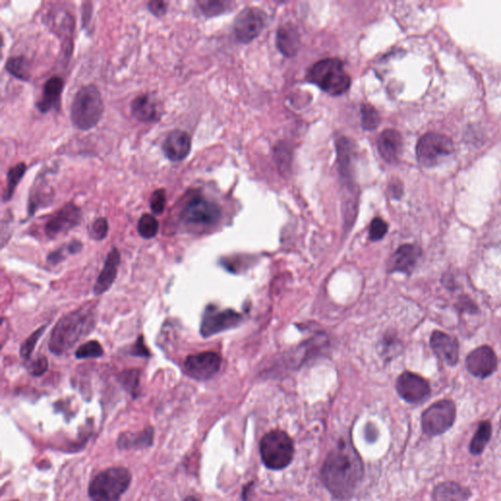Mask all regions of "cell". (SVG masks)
Masks as SVG:
<instances>
[{
  "mask_svg": "<svg viewBox=\"0 0 501 501\" xmlns=\"http://www.w3.org/2000/svg\"><path fill=\"white\" fill-rule=\"evenodd\" d=\"M363 475V463L350 445H343L326 458L321 480L326 488L337 498L350 497Z\"/></svg>",
  "mask_w": 501,
  "mask_h": 501,
  "instance_id": "1",
  "label": "cell"
},
{
  "mask_svg": "<svg viewBox=\"0 0 501 501\" xmlns=\"http://www.w3.org/2000/svg\"><path fill=\"white\" fill-rule=\"evenodd\" d=\"M241 315L232 310H219L214 305L207 306L202 318L200 333L204 338L211 337L239 325Z\"/></svg>",
  "mask_w": 501,
  "mask_h": 501,
  "instance_id": "10",
  "label": "cell"
},
{
  "mask_svg": "<svg viewBox=\"0 0 501 501\" xmlns=\"http://www.w3.org/2000/svg\"><path fill=\"white\" fill-rule=\"evenodd\" d=\"M184 501H198V500H195V498H193V497H189V498H187V500H186Z\"/></svg>",
  "mask_w": 501,
  "mask_h": 501,
  "instance_id": "44",
  "label": "cell"
},
{
  "mask_svg": "<svg viewBox=\"0 0 501 501\" xmlns=\"http://www.w3.org/2000/svg\"><path fill=\"white\" fill-rule=\"evenodd\" d=\"M5 69L12 77L23 80V82H29L32 78L30 62L23 56L9 58L5 64Z\"/></svg>",
  "mask_w": 501,
  "mask_h": 501,
  "instance_id": "26",
  "label": "cell"
},
{
  "mask_svg": "<svg viewBox=\"0 0 501 501\" xmlns=\"http://www.w3.org/2000/svg\"><path fill=\"white\" fill-rule=\"evenodd\" d=\"M130 354L133 356L149 358V356H150V351H149L147 346H145L143 335L139 336L138 340L135 342V344H134L133 348H131Z\"/></svg>",
  "mask_w": 501,
  "mask_h": 501,
  "instance_id": "39",
  "label": "cell"
},
{
  "mask_svg": "<svg viewBox=\"0 0 501 501\" xmlns=\"http://www.w3.org/2000/svg\"><path fill=\"white\" fill-rule=\"evenodd\" d=\"M361 123L364 130L372 131L375 130L377 126L380 123V116L377 112L376 109L369 104H363L361 105Z\"/></svg>",
  "mask_w": 501,
  "mask_h": 501,
  "instance_id": "31",
  "label": "cell"
},
{
  "mask_svg": "<svg viewBox=\"0 0 501 501\" xmlns=\"http://www.w3.org/2000/svg\"><path fill=\"white\" fill-rule=\"evenodd\" d=\"M48 369V361L44 356H37V358L30 363L29 370L34 376L44 375Z\"/></svg>",
  "mask_w": 501,
  "mask_h": 501,
  "instance_id": "38",
  "label": "cell"
},
{
  "mask_svg": "<svg viewBox=\"0 0 501 501\" xmlns=\"http://www.w3.org/2000/svg\"><path fill=\"white\" fill-rule=\"evenodd\" d=\"M95 321L96 308L92 303L63 316L53 329L48 344L49 351L56 356L67 353L78 341L90 335L95 328Z\"/></svg>",
  "mask_w": 501,
  "mask_h": 501,
  "instance_id": "2",
  "label": "cell"
},
{
  "mask_svg": "<svg viewBox=\"0 0 501 501\" xmlns=\"http://www.w3.org/2000/svg\"><path fill=\"white\" fill-rule=\"evenodd\" d=\"M138 234L145 239H152L158 234L159 222L152 215L144 214L139 219L138 224Z\"/></svg>",
  "mask_w": 501,
  "mask_h": 501,
  "instance_id": "30",
  "label": "cell"
},
{
  "mask_svg": "<svg viewBox=\"0 0 501 501\" xmlns=\"http://www.w3.org/2000/svg\"><path fill=\"white\" fill-rule=\"evenodd\" d=\"M64 255L63 254V249L55 250V252H53L52 254L48 255L47 260L50 262V264L56 265L58 262H61V260L64 259V255Z\"/></svg>",
  "mask_w": 501,
  "mask_h": 501,
  "instance_id": "42",
  "label": "cell"
},
{
  "mask_svg": "<svg viewBox=\"0 0 501 501\" xmlns=\"http://www.w3.org/2000/svg\"><path fill=\"white\" fill-rule=\"evenodd\" d=\"M222 368V358L214 351L192 354L183 363L186 375L195 380L205 381L212 378Z\"/></svg>",
  "mask_w": 501,
  "mask_h": 501,
  "instance_id": "11",
  "label": "cell"
},
{
  "mask_svg": "<svg viewBox=\"0 0 501 501\" xmlns=\"http://www.w3.org/2000/svg\"><path fill=\"white\" fill-rule=\"evenodd\" d=\"M26 171L27 166L25 163L18 164L7 171V186L6 189H5L4 197H2L4 202L9 201L13 197L16 187L21 181Z\"/></svg>",
  "mask_w": 501,
  "mask_h": 501,
  "instance_id": "28",
  "label": "cell"
},
{
  "mask_svg": "<svg viewBox=\"0 0 501 501\" xmlns=\"http://www.w3.org/2000/svg\"><path fill=\"white\" fill-rule=\"evenodd\" d=\"M153 429L151 428L139 434H123L119 437L118 447L120 449L149 447L153 440Z\"/></svg>",
  "mask_w": 501,
  "mask_h": 501,
  "instance_id": "27",
  "label": "cell"
},
{
  "mask_svg": "<svg viewBox=\"0 0 501 501\" xmlns=\"http://www.w3.org/2000/svg\"><path fill=\"white\" fill-rule=\"evenodd\" d=\"M131 474L123 467H114L99 473L91 481L88 495L91 501H120L130 487Z\"/></svg>",
  "mask_w": 501,
  "mask_h": 501,
  "instance_id": "5",
  "label": "cell"
},
{
  "mask_svg": "<svg viewBox=\"0 0 501 501\" xmlns=\"http://www.w3.org/2000/svg\"><path fill=\"white\" fill-rule=\"evenodd\" d=\"M104 114V102L95 85H85L76 93L71 105V121L78 130L87 131L99 123Z\"/></svg>",
  "mask_w": 501,
  "mask_h": 501,
  "instance_id": "3",
  "label": "cell"
},
{
  "mask_svg": "<svg viewBox=\"0 0 501 501\" xmlns=\"http://www.w3.org/2000/svg\"><path fill=\"white\" fill-rule=\"evenodd\" d=\"M397 391L399 397L409 404H420L429 398L431 387L423 377L406 371L397 381Z\"/></svg>",
  "mask_w": 501,
  "mask_h": 501,
  "instance_id": "13",
  "label": "cell"
},
{
  "mask_svg": "<svg viewBox=\"0 0 501 501\" xmlns=\"http://www.w3.org/2000/svg\"><path fill=\"white\" fill-rule=\"evenodd\" d=\"M133 117L143 123H156L160 120V112L150 96L139 95L131 104Z\"/></svg>",
  "mask_w": 501,
  "mask_h": 501,
  "instance_id": "22",
  "label": "cell"
},
{
  "mask_svg": "<svg viewBox=\"0 0 501 501\" xmlns=\"http://www.w3.org/2000/svg\"><path fill=\"white\" fill-rule=\"evenodd\" d=\"M169 9V2L151 1L148 4V10L157 18L164 17Z\"/></svg>",
  "mask_w": 501,
  "mask_h": 501,
  "instance_id": "40",
  "label": "cell"
},
{
  "mask_svg": "<svg viewBox=\"0 0 501 501\" xmlns=\"http://www.w3.org/2000/svg\"><path fill=\"white\" fill-rule=\"evenodd\" d=\"M221 217L222 210L219 205L201 195L191 197L181 212L182 224L189 227H212L219 222Z\"/></svg>",
  "mask_w": 501,
  "mask_h": 501,
  "instance_id": "7",
  "label": "cell"
},
{
  "mask_svg": "<svg viewBox=\"0 0 501 501\" xmlns=\"http://www.w3.org/2000/svg\"><path fill=\"white\" fill-rule=\"evenodd\" d=\"M260 454L262 462L270 469H283L290 464L294 457L292 439L280 430L267 433L260 442Z\"/></svg>",
  "mask_w": 501,
  "mask_h": 501,
  "instance_id": "6",
  "label": "cell"
},
{
  "mask_svg": "<svg viewBox=\"0 0 501 501\" xmlns=\"http://www.w3.org/2000/svg\"><path fill=\"white\" fill-rule=\"evenodd\" d=\"M388 231V224L380 217H376L372 221L369 229V238L372 241H378L386 235Z\"/></svg>",
  "mask_w": 501,
  "mask_h": 501,
  "instance_id": "36",
  "label": "cell"
},
{
  "mask_svg": "<svg viewBox=\"0 0 501 501\" xmlns=\"http://www.w3.org/2000/svg\"><path fill=\"white\" fill-rule=\"evenodd\" d=\"M197 4L202 13L207 17H215L224 13L229 5L227 2L224 1H198Z\"/></svg>",
  "mask_w": 501,
  "mask_h": 501,
  "instance_id": "34",
  "label": "cell"
},
{
  "mask_svg": "<svg viewBox=\"0 0 501 501\" xmlns=\"http://www.w3.org/2000/svg\"><path fill=\"white\" fill-rule=\"evenodd\" d=\"M141 372L138 368L128 369L119 374V381L128 393L135 397L139 388Z\"/></svg>",
  "mask_w": 501,
  "mask_h": 501,
  "instance_id": "29",
  "label": "cell"
},
{
  "mask_svg": "<svg viewBox=\"0 0 501 501\" xmlns=\"http://www.w3.org/2000/svg\"><path fill=\"white\" fill-rule=\"evenodd\" d=\"M121 262V255L118 249L113 248L107 255L105 262H104L102 272L96 280L95 286V294L99 296L107 292L117 277L118 267Z\"/></svg>",
  "mask_w": 501,
  "mask_h": 501,
  "instance_id": "18",
  "label": "cell"
},
{
  "mask_svg": "<svg viewBox=\"0 0 501 501\" xmlns=\"http://www.w3.org/2000/svg\"><path fill=\"white\" fill-rule=\"evenodd\" d=\"M458 308L462 310V313L463 311H468V313H478L477 306H476L469 298L462 297L460 298V300L458 301Z\"/></svg>",
  "mask_w": 501,
  "mask_h": 501,
  "instance_id": "41",
  "label": "cell"
},
{
  "mask_svg": "<svg viewBox=\"0 0 501 501\" xmlns=\"http://www.w3.org/2000/svg\"><path fill=\"white\" fill-rule=\"evenodd\" d=\"M277 47L285 56L293 57L300 48V35L294 25H283L277 30Z\"/></svg>",
  "mask_w": 501,
  "mask_h": 501,
  "instance_id": "23",
  "label": "cell"
},
{
  "mask_svg": "<svg viewBox=\"0 0 501 501\" xmlns=\"http://www.w3.org/2000/svg\"><path fill=\"white\" fill-rule=\"evenodd\" d=\"M167 204V194L164 189H157L151 195L150 207L151 211L157 216H160L164 211Z\"/></svg>",
  "mask_w": 501,
  "mask_h": 501,
  "instance_id": "35",
  "label": "cell"
},
{
  "mask_svg": "<svg viewBox=\"0 0 501 501\" xmlns=\"http://www.w3.org/2000/svg\"><path fill=\"white\" fill-rule=\"evenodd\" d=\"M308 80L328 95H344L351 87L350 76L346 74L341 60L328 58L315 63L308 73Z\"/></svg>",
  "mask_w": 501,
  "mask_h": 501,
  "instance_id": "4",
  "label": "cell"
},
{
  "mask_svg": "<svg viewBox=\"0 0 501 501\" xmlns=\"http://www.w3.org/2000/svg\"><path fill=\"white\" fill-rule=\"evenodd\" d=\"M191 134L181 130L171 131L162 144V150H163L164 156L171 162L186 160L191 154Z\"/></svg>",
  "mask_w": 501,
  "mask_h": 501,
  "instance_id": "16",
  "label": "cell"
},
{
  "mask_svg": "<svg viewBox=\"0 0 501 501\" xmlns=\"http://www.w3.org/2000/svg\"><path fill=\"white\" fill-rule=\"evenodd\" d=\"M83 249V243L78 240H73L68 246V250L71 254H78Z\"/></svg>",
  "mask_w": 501,
  "mask_h": 501,
  "instance_id": "43",
  "label": "cell"
},
{
  "mask_svg": "<svg viewBox=\"0 0 501 501\" xmlns=\"http://www.w3.org/2000/svg\"><path fill=\"white\" fill-rule=\"evenodd\" d=\"M421 255V250L415 245L406 244L399 247L392 257L390 268L392 272L411 273L416 267Z\"/></svg>",
  "mask_w": 501,
  "mask_h": 501,
  "instance_id": "19",
  "label": "cell"
},
{
  "mask_svg": "<svg viewBox=\"0 0 501 501\" xmlns=\"http://www.w3.org/2000/svg\"><path fill=\"white\" fill-rule=\"evenodd\" d=\"M493 435V426L490 421L481 422L471 442L469 450L473 455H480L484 452L485 447L490 441Z\"/></svg>",
  "mask_w": 501,
  "mask_h": 501,
  "instance_id": "25",
  "label": "cell"
},
{
  "mask_svg": "<svg viewBox=\"0 0 501 501\" xmlns=\"http://www.w3.org/2000/svg\"><path fill=\"white\" fill-rule=\"evenodd\" d=\"M454 149V143L449 136L441 133H427L417 143V160L422 166L430 168L436 166L440 159L452 154Z\"/></svg>",
  "mask_w": 501,
  "mask_h": 501,
  "instance_id": "9",
  "label": "cell"
},
{
  "mask_svg": "<svg viewBox=\"0 0 501 501\" xmlns=\"http://www.w3.org/2000/svg\"><path fill=\"white\" fill-rule=\"evenodd\" d=\"M467 370L477 378H488L497 368V358L490 346H481L468 354Z\"/></svg>",
  "mask_w": 501,
  "mask_h": 501,
  "instance_id": "15",
  "label": "cell"
},
{
  "mask_svg": "<svg viewBox=\"0 0 501 501\" xmlns=\"http://www.w3.org/2000/svg\"><path fill=\"white\" fill-rule=\"evenodd\" d=\"M457 419V406L450 399H442L428 407L421 417L424 434L429 437L440 436L454 426Z\"/></svg>",
  "mask_w": 501,
  "mask_h": 501,
  "instance_id": "8",
  "label": "cell"
},
{
  "mask_svg": "<svg viewBox=\"0 0 501 501\" xmlns=\"http://www.w3.org/2000/svg\"><path fill=\"white\" fill-rule=\"evenodd\" d=\"M471 497V490L455 482H444L437 485L433 490L434 501H467Z\"/></svg>",
  "mask_w": 501,
  "mask_h": 501,
  "instance_id": "24",
  "label": "cell"
},
{
  "mask_svg": "<svg viewBox=\"0 0 501 501\" xmlns=\"http://www.w3.org/2000/svg\"><path fill=\"white\" fill-rule=\"evenodd\" d=\"M83 214L80 207L74 203L66 204L61 207L45 224V234L49 238H56L78 227L82 222Z\"/></svg>",
  "mask_w": 501,
  "mask_h": 501,
  "instance_id": "14",
  "label": "cell"
},
{
  "mask_svg": "<svg viewBox=\"0 0 501 501\" xmlns=\"http://www.w3.org/2000/svg\"><path fill=\"white\" fill-rule=\"evenodd\" d=\"M63 90H64V82L62 78L58 76L50 78L44 83L42 98L37 103V110L42 113H48L52 109L59 108Z\"/></svg>",
  "mask_w": 501,
  "mask_h": 501,
  "instance_id": "20",
  "label": "cell"
},
{
  "mask_svg": "<svg viewBox=\"0 0 501 501\" xmlns=\"http://www.w3.org/2000/svg\"><path fill=\"white\" fill-rule=\"evenodd\" d=\"M430 345L434 353L450 366H454L457 363L458 356H459V345L457 339L447 335L442 331H434Z\"/></svg>",
  "mask_w": 501,
  "mask_h": 501,
  "instance_id": "17",
  "label": "cell"
},
{
  "mask_svg": "<svg viewBox=\"0 0 501 501\" xmlns=\"http://www.w3.org/2000/svg\"><path fill=\"white\" fill-rule=\"evenodd\" d=\"M265 15L262 10L248 7L238 15L234 22V32L237 40L248 44L258 37L264 29Z\"/></svg>",
  "mask_w": 501,
  "mask_h": 501,
  "instance_id": "12",
  "label": "cell"
},
{
  "mask_svg": "<svg viewBox=\"0 0 501 501\" xmlns=\"http://www.w3.org/2000/svg\"><path fill=\"white\" fill-rule=\"evenodd\" d=\"M104 354L102 346L99 342L90 341L78 346L75 356L78 359L98 358Z\"/></svg>",
  "mask_w": 501,
  "mask_h": 501,
  "instance_id": "32",
  "label": "cell"
},
{
  "mask_svg": "<svg viewBox=\"0 0 501 501\" xmlns=\"http://www.w3.org/2000/svg\"><path fill=\"white\" fill-rule=\"evenodd\" d=\"M379 153L387 163L398 161L402 149V138L398 131L386 130L378 139Z\"/></svg>",
  "mask_w": 501,
  "mask_h": 501,
  "instance_id": "21",
  "label": "cell"
},
{
  "mask_svg": "<svg viewBox=\"0 0 501 501\" xmlns=\"http://www.w3.org/2000/svg\"><path fill=\"white\" fill-rule=\"evenodd\" d=\"M12 501H16V500H12Z\"/></svg>",
  "mask_w": 501,
  "mask_h": 501,
  "instance_id": "45",
  "label": "cell"
},
{
  "mask_svg": "<svg viewBox=\"0 0 501 501\" xmlns=\"http://www.w3.org/2000/svg\"><path fill=\"white\" fill-rule=\"evenodd\" d=\"M45 329H47V325L42 326V327L35 330V332L22 344L21 348H20V356H21L22 358H30V354L34 351L37 342H39L40 337L44 335Z\"/></svg>",
  "mask_w": 501,
  "mask_h": 501,
  "instance_id": "33",
  "label": "cell"
},
{
  "mask_svg": "<svg viewBox=\"0 0 501 501\" xmlns=\"http://www.w3.org/2000/svg\"><path fill=\"white\" fill-rule=\"evenodd\" d=\"M109 231V224L105 217H99L91 225L90 236L95 240H103L107 236Z\"/></svg>",
  "mask_w": 501,
  "mask_h": 501,
  "instance_id": "37",
  "label": "cell"
}]
</instances>
